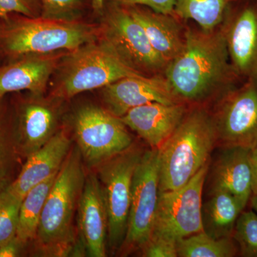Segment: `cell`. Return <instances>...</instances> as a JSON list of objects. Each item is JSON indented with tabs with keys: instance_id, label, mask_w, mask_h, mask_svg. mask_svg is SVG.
<instances>
[{
	"instance_id": "obj_1",
	"label": "cell",
	"mask_w": 257,
	"mask_h": 257,
	"mask_svg": "<svg viewBox=\"0 0 257 257\" xmlns=\"http://www.w3.org/2000/svg\"><path fill=\"white\" fill-rule=\"evenodd\" d=\"M164 77L180 100L194 104L219 99L243 82L231 65L221 25L212 31L187 27L183 50Z\"/></svg>"
},
{
	"instance_id": "obj_2",
	"label": "cell",
	"mask_w": 257,
	"mask_h": 257,
	"mask_svg": "<svg viewBox=\"0 0 257 257\" xmlns=\"http://www.w3.org/2000/svg\"><path fill=\"white\" fill-rule=\"evenodd\" d=\"M86 175L80 151L73 145L49 193L34 240L44 256H68L74 250V218Z\"/></svg>"
},
{
	"instance_id": "obj_3",
	"label": "cell",
	"mask_w": 257,
	"mask_h": 257,
	"mask_svg": "<svg viewBox=\"0 0 257 257\" xmlns=\"http://www.w3.org/2000/svg\"><path fill=\"white\" fill-rule=\"evenodd\" d=\"M98 38V24L84 20L62 21L15 13L0 18L2 60L25 54L72 51Z\"/></svg>"
},
{
	"instance_id": "obj_4",
	"label": "cell",
	"mask_w": 257,
	"mask_h": 257,
	"mask_svg": "<svg viewBox=\"0 0 257 257\" xmlns=\"http://www.w3.org/2000/svg\"><path fill=\"white\" fill-rule=\"evenodd\" d=\"M217 140L211 114L201 107L187 111L159 148L160 192L176 190L189 182L207 165Z\"/></svg>"
},
{
	"instance_id": "obj_5",
	"label": "cell",
	"mask_w": 257,
	"mask_h": 257,
	"mask_svg": "<svg viewBox=\"0 0 257 257\" xmlns=\"http://www.w3.org/2000/svg\"><path fill=\"white\" fill-rule=\"evenodd\" d=\"M52 77L49 94L67 101L80 93L101 89L125 77L145 76L126 67L98 38L66 52Z\"/></svg>"
},
{
	"instance_id": "obj_6",
	"label": "cell",
	"mask_w": 257,
	"mask_h": 257,
	"mask_svg": "<svg viewBox=\"0 0 257 257\" xmlns=\"http://www.w3.org/2000/svg\"><path fill=\"white\" fill-rule=\"evenodd\" d=\"M99 39L134 72L164 76L168 64L154 50L145 30L126 6L105 1L99 15Z\"/></svg>"
},
{
	"instance_id": "obj_7",
	"label": "cell",
	"mask_w": 257,
	"mask_h": 257,
	"mask_svg": "<svg viewBox=\"0 0 257 257\" xmlns=\"http://www.w3.org/2000/svg\"><path fill=\"white\" fill-rule=\"evenodd\" d=\"M71 126L83 162L89 168H95L133 145L126 125L104 106H79L72 114Z\"/></svg>"
},
{
	"instance_id": "obj_8",
	"label": "cell",
	"mask_w": 257,
	"mask_h": 257,
	"mask_svg": "<svg viewBox=\"0 0 257 257\" xmlns=\"http://www.w3.org/2000/svg\"><path fill=\"white\" fill-rule=\"evenodd\" d=\"M143 153L132 145L95 167L107 213V243L114 251L121 248L126 236L134 173Z\"/></svg>"
},
{
	"instance_id": "obj_9",
	"label": "cell",
	"mask_w": 257,
	"mask_h": 257,
	"mask_svg": "<svg viewBox=\"0 0 257 257\" xmlns=\"http://www.w3.org/2000/svg\"><path fill=\"white\" fill-rule=\"evenodd\" d=\"M10 99L19 152L25 160L48 143L63 126L65 101L49 94L28 92L13 93Z\"/></svg>"
},
{
	"instance_id": "obj_10",
	"label": "cell",
	"mask_w": 257,
	"mask_h": 257,
	"mask_svg": "<svg viewBox=\"0 0 257 257\" xmlns=\"http://www.w3.org/2000/svg\"><path fill=\"white\" fill-rule=\"evenodd\" d=\"M208 167L204 165L181 188L160 192L151 237L177 242L203 231L202 193Z\"/></svg>"
},
{
	"instance_id": "obj_11",
	"label": "cell",
	"mask_w": 257,
	"mask_h": 257,
	"mask_svg": "<svg viewBox=\"0 0 257 257\" xmlns=\"http://www.w3.org/2000/svg\"><path fill=\"white\" fill-rule=\"evenodd\" d=\"M159 194V149L152 148L144 152L134 173L127 230L121 248H142L150 239Z\"/></svg>"
},
{
	"instance_id": "obj_12",
	"label": "cell",
	"mask_w": 257,
	"mask_h": 257,
	"mask_svg": "<svg viewBox=\"0 0 257 257\" xmlns=\"http://www.w3.org/2000/svg\"><path fill=\"white\" fill-rule=\"evenodd\" d=\"M211 116L225 147H257V81H244L221 96Z\"/></svg>"
},
{
	"instance_id": "obj_13",
	"label": "cell",
	"mask_w": 257,
	"mask_h": 257,
	"mask_svg": "<svg viewBox=\"0 0 257 257\" xmlns=\"http://www.w3.org/2000/svg\"><path fill=\"white\" fill-rule=\"evenodd\" d=\"M231 65L241 81H257V0H234L221 25Z\"/></svg>"
},
{
	"instance_id": "obj_14",
	"label": "cell",
	"mask_w": 257,
	"mask_h": 257,
	"mask_svg": "<svg viewBox=\"0 0 257 257\" xmlns=\"http://www.w3.org/2000/svg\"><path fill=\"white\" fill-rule=\"evenodd\" d=\"M68 51L25 54L0 62V97L19 92L46 94L51 78Z\"/></svg>"
},
{
	"instance_id": "obj_15",
	"label": "cell",
	"mask_w": 257,
	"mask_h": 257,
	"mask_svg": "<svg viewBox=\"0 0 257 257\" xmlns=\"http://www.w3.org/2000/svg\"><path fill=\"white\" fill-rule=\"evenodd\" d=\"M101 96L103 106L119 118L149 103L183 102L172 92L164 76L125 77L101 88Z\"/></svg>"
},
{
	"instance_id": "obj_16",
	"label": "cell",
	"mask_w": 257,
	"mask_h": 257,
	"mask_svg": "<svg viewBox=\"0 0 257 257\" xmlns=\"http://www.w3.org/2000/svg\"><path fill=\"white\" fill-rule=\"evenodd\" d=\"M72 146L63 126L48 143L26 158L16 179L5 191L23 201L30 189L59 172Z\"/></svg>"
},
{
	"instance_id": "obj_17",
	"label": "cell",
	"mask_w": 257,
	"mask_h": 257,
	"mask_svg": "<svg viewBox=\"0 0 257 257\" xmlns=\"http://www.w3.org/2000/svg\"><path fill=\"white\" fill-rule=\"evenodd\" d=\"M77 214L80 238L87 254L92 257L106 256L107 213L102 188L95 174L86 175Z\"/></svg>"
},
{
	"instance_id": "obj_18",
	"label": "cell",
	"mask_w": 257,
	"mask_h": 257,
	"mask_svg": "<svg viewBox=\"0 0 257 257\" xmlns=\"http://www.w3.org/2000/svg\"><path fill=\"white\" fill-rule=\"evenodd\" d=\"M187 111L184 102H152L133 108L120 119L152 148L159 149L178 127Z\"/></svg>"
},
{
	"instance_id": "obj_19",
	"label": "cell",
	"mask_w": 257,
	"mask_h": 257,
	"mask_svg": "<svg viewBox=\"0 0 257 257\" xmlns=\"http://www.w3.org/2000/svg\"><path fill=\"white\" fill-rule=\"evenodd\" d=\"M124 6L143 26L154 50L167 64L182 53L185 30L179 25V19L140 5Z\"/></svg>"
},
{
	"instance_id": "obj_20",
	"label": "cell",
	"mask_w": 257,
	"mask_h": 257,
	"mask_svg": "<svg viewBox=\"0 0 257 257\" xmlns=\"http://www.w3.org/2000/svg\"><path fill=\"white\" fill-rule=\"evenodd\" d=\"M250 154L251 149L246 147H225L214 172V187L231 193L244 207L252 195Z\"/></svg>"
},
{
	"instance_id": "obj_21",
	"label": "cell",
	"mask_w": 257,
	"mask_h": 257,
	"mask_svg": "<svg viewBox=\"0 0 257 257\" xmlns=\"http://www.w3.org/2000/svg\"><path fill=\"white\" fill-rule=\"evenodd\" d=\"M244 209L231 193L214 187L210 199L202 204L203 231L214 239L232 236L236 221Z\"/></svg>"
},
{
	"instance_id": "obj_22",
	"label": "cell",
	"mask_w": 257,
	"mask_h": 257,
	"mask_svg": "<svg viewBox=\"0 0 257 257\" xmlns=\"http://www.w3.org/2000/svg\"><path fill=\"white\" fill-rule=\"evenodd\" d=\"M23 160L17 143L10 96L0 97V194L14 182L21 170Z\"/></svg>"
},
{
	"instance_id": "obj_23",
	"label": "cell",
	"mask_w": 257,
	"mask_h": 257,
	"mask_svg": "<svg viewBox=\"0 0 257 257\" xmlns=\"http://www.w3.org/2000/svg\"><path fill=\"white\" fill-rule=\"evenodd\" d=\"M57 173L30 189L22 201L16 238L26 247L36 238L44 206Z\"/></svg>"
},
{
	"instance_id": "obj_24",
	"label": "cell",
	"mask_w": 257,
	"mask_h": 257,
	"mask_svg": "<svg viewBox=\"0 0 257 257\" xmlns=\"http://www.w3.org/2000/svg\"><path fill=\"white\" fill-rule=\"evenodd\" d=\"M234 0H175L174 13L179 20H192L204 31L219 28Z\"/></svg>"
},
{
	"instance_id": "obj_25",
	"label": "cell",
	"mask_w": 257,
	"mask_h": 257,
	"mask_svg": "<svg viewBox=\"0 0 257 257\" xmlns=\"http://www.w3.org/2000/svg\"><path fill=\"white\" fill-rule=\"evenodd\" d=\"M177 249L180 257H231L238 251L232 236L214 239L204 231L178 240Z\"/></svg>"
},
{
	"instance_id": "obj_26",
	"label": "cell",
	"mask_w": 257,
	"mask_h": 257,
	"mask_svg": "<svg viewBox=\"0 0 257 257\" xmlns=\"http://www.w3.org/2000/svg\"><path fill=\"white\" fill-rule=\"evenodd\" d=\"M41 18L62 21L84 20L87 10H92V0H40Z\"/></svg>"
},
{
	"instance_id": "obj_27",
	"label": "cell",
	"mask_w": 257,
	"mask_h": 257,
	"mask_svg": "<svg viewBox=\"0 0 257 257\" xmlns=\"http://www.w3.org/2000/svg\"><path fill=\"white\" fill-rule=\"evenodd\" d=\"M233 239L245 257H257V213L242 211L235 224Z\"/></svg>"
},
{
	"instance_id": "obj_28",
	"label": "cell",
	"mask_w": 257,
	"mask_h": 257,
	"mask_svg": "<svg viewBox=\"0 0 257 257\" xmlns=\"http://www.w3.org/2000/svg\"><path fill=\"white\" fill-rule=\"evenodd\" d=\"M21 203L6 191L0 194V245L16 237Z\"/></svg>"
},
{
	"instance_id": "obj_29",
	"label": "cell",
	"mask_w": 257,
	"mask_h": 257,
	"mask_svg": "<svg viewBox=\"0 0 257 257\" xmlns=\"http://www.w3.org/2000/svg\"><path fill=\"white\" fill-rule=\"evenodd\" d=\"M20 14L28 18H40L42 15L40 0H0V18L10 14Z\"/></svg>"
},
{
	"instance_id": "obj_30",
	"label": "cell",
	"mask_w": 257,
	"mask_h": 257,
	"mask_svg": "<svg viewBox=\"0 0 257 257\" xmlns=\"http://www.w3.org/2000/svg\"><path fill=\"white\" fill-rule=\"evenodd\" d=\"M143 256L177 257V241L158 236H152L142 248Z\"/></svg>"
},
{
	"instance_id": "obj_31",
	"label": "cell",
	"mask_w": 257,
	"mask_h": 257,
	"mask_svg": "<svg viewBox=\"0 0 257 257\" xmlns=\"http://www.w3.org/2000/svg\"><path fill=\"white\" fill-rule=\"evenodd\" d=\"M105 1L112 2L117 4L126 5V6L140 5V6L146 7L157 13L175 15L174 8H175V0H105Z\"/></svg>"
},
{
	"instance_id": "obj_32",
	"label": "cell",
	"mask_w": 257,
	"mask_h": 257,
	"mask_svg": "<svg viewBox=\"0 0 257 257\" xmlns=\"http://www.w3.org/2000/svg\"><path fill=\"white\" fill-rule=\"evenodd\" d=\"M26 246L20 242L17 238L9 242L0 245V257H16L23 254Z\"/></svg>"
},
{
	"instance_id": "obj_33",
	"label": "cell",
	"mask_w": 257,
	"mask_h": 257,
	"mask_svg": "<svg viewBox=\"0 0 257 257\" xmlns=\"http://www.w3.org/2000/svg\"><path fill=\"white\" fill-rule=\"evenodd\" d=\"M251 159V172H252V195H257V147L251 149L250 154Z\"/></svg>"
},
{
	"instance_id": "obj_34",
	"label": "cell",
	"mask_w": 257,
	"mask_h": 257,
	"mask_svg": "<svg viewBox=\"0 0 257 257\" xmlns=\"http://www.w3.org/2000/svg\"><path fill=\"white\" fill-rule=\"evenodd\" d=\"M105 0H92V13L99 16L104 8Z\"/></svg>"
},
{
	"instance_id": "obj_35",
	"label": "cell",
	"mask_w": 257,
	"mask_h": 257,
	"mask_svg": "<svg viewBox=\"0 0 257 257\" xmlns=\"http://www.w3.org/2000/svg\"><path fill=\"white\" fill-rule=\"evenodd\" d=\"M249 201L251 202V205L253 210L257 213V195H251Z\"/></svg>"
},
{
	"instance_id": "obj_36",
	"label": "cell",
	"mask_w": 257,
	"mask_h": 257,
	"mask_svg": "<svg viewBox=\"0 0 257 257\" xmlns=\"http://www.w3.org/2000/svg\"><path fill=\"white\" fill-rule=\"evenodd\" d=\"M2 61V56H1V54H0V62H1Z\"/></svg>"
}]
</instances>
